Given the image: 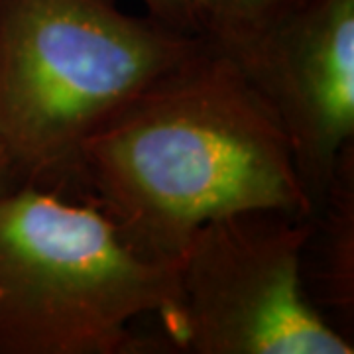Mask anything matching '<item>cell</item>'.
<instances>
[{
    "mask_svg": "<svg viewBox=\"0 0 354 354\" xmlns=\"http://www.w3.org/2000/svg\"><path fill=\"white\" fill-rule=\"evenodd\" d=\"M48 189L97 207L130 246L169 264L218 216L313 215L278 116L209 39L83 140Z\"/></svg>",
    "mask_w": 354,
    "mask_h": 354,
    "instance_id": "1",
    "label": "cell"
},
{
    "mask_svg": "<svg viewBox=\"0 0 354 354\" xmlns=\"http://www.w3.org/2000/svg\"><path fill=\"white\" fill-rule=\"evenodd\" d=\"M205 41L116 0H0V144L50 187L83 140Z\"/></svg>",
    "mask_w": 354,
    "mask_h": 354,
    "instance_id": "2",
    "label": "cell"
},
{
    "mask_svg": "<svg viewBox=\"0 0 354 354\" xmlns=\"http://www.w3.org/2000/svg\"><path fill=\"white\" fill-rule=\"evenodd\" d=\"M174 278L88 203L34 183L0 199V354H136Z\"/></svg>",
    "mask_w": 354,
    "mask_h": 354,
    "instance_id": "3",
    "label": "cell"
},
{
    "mask_svg": "<svg viewBox=\"0 0 354 354\" xmlns=\"http://www.w3.org/2000/svg\"><path fill=\"white\" fill-rule=\"evenodd\" d=\"M311 215L250 209L205 223L176 262L174 290L153 315L156 353L353 354L309 301L301 250Z\"/></svg>",
    "mask_w": 354,
    "mask_h": 354,
    "instance_id": "4",
    "label": "cell"
},
{
    "mask_svg": "<svg viewBox=\"0 0 354 354\" xmlns=\"http://www.w3.org/2000/svg\"><path fill=\"white\" fill-rule=\"evenodd\" d=\"M218 48L278 116L315 213L354 144V0H309L252 38Z\"/></svg>",
    "mask_w": 354,
    "mask_h": 354,
    "instance_id": "5",
    "label": "cell"
},
{
    "mask_svg": "<svg viewBox=\"0 0 354 354\" xmlns=\"http://www.w3.org/2000/svg\"><path fill=\"white\" fill-rule=\"evenodd\" d=\"M309 301L344 335L354 317V144L342 152L329 193L311 215L301 250Z\"/></svg>",
    "mask_w": 354,
    "mask_h": 354,
    "instance_id": "6",
    "label": "cell"
},
{
    "mask_svg": "<svg viewBox=\"0 0 354 354\" xmlns=\"http://www.w3.org/2000/svg\"><path fill=\"white\" fill-rule=\"evenodd\" d=\"M309 0H195L201 36L216 46L252 38Z\"/></svg>",
    "mask_w": 354,
    "mask_h": 354,
    "instance_id": "7",
    "label": "cell"
},
{
    "mask_svg": "<svg viewBox=\"0 0 354 354\" xmlns=\"http://www.w3.org/2000/svg\"><path fill=\"white\" fill-rule=\"evenodd\" d=\"M142 2L146 4L148 14L156 20L171 26L179 32L201 36L197 24V12H195V0H142Z\"/></svg>",
    "mask_w": 354,
    "mask_h": 354,
    "instance_id": "8",
    "label": "cell"
},
{
    "mask_svg": "<svg viewBox=\"0 0 354 354\" xmlns=\"http://www.w3.org/2000/svg\"><path fill=\"white\" fill-rule=\"evenodd\" d=\"M26 183H28V179L24 177V174L16 165L12 156L6 152V148L0 144V199L16 191L18 187L26 185Z\"/></svg>",
    "mask_w": 354,
    "mask_h": 354,
    "instance_id": "9",
    "label": "cell"
}]
</instances>
